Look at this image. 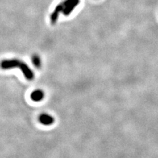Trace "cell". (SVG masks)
<instances>
[{
	"label": "cell",
	"instance_id": "cell-7",
	"mask_svg": "<svg viewBox=\"0 0 158 158\" xmlns=\"http://www.w3.org/2000/svg\"><path fill=\"white\" fill-rule=\"evenodd\" d=\"M31 59L34 67L37 69H40L41 67V65H42L41 59L38 54H34V55L32 56Z\"/></svg>",
	"mask_w": 158,
	"mask_h": 158
},
{
	"label": "cell",
	"instance_id": "cell-6",
	"mask_svg": "<svg viewBox=\"0 0 158 158\" xmlns=\"http://www.w3.org/2000/svg\"><path fill=\"white\" fill-rule=\"evenodd\" d=\"M44 95L45 94H44V91L38 89V90H34L31 93V98L32 101L38 102H40L43 100L44 98Z\"/></svg>",
	"mask_w": 158,
	"mask_h": 158
},
{
	"label": "cell",
	"instance_id": "cell-1",
	"mask_svg": "<svg viewBox=\"0 0 158 158\" xmlns=\"http://www.w3.org/2000/svg\"><path fill=\"white\" fill-rule=\"evenodd\" d=\"M21 61L18 59L13 58L9 59H4L0 63V67L3 70H8L16 67H19Z\"/></svg>",
	"mask_w": 158,
	"mask_h": 158
},
{
	"label": "cell",
	"instance_id": "cell-8",
	"mask_svg": "<svg viewBox=\"0 0 158 158\" xmlns=\"http://www.w3.org/2000/svg\"><path fill=\"white\" fill-rule=\"evenodd\" d=\"M74 1H76V0H65V1H64L63 2H62V4H63V6L65 7V6H67V5H68L69 3H71V2H74Z\"/></svg>",
	"mask_w": 158,
	"mask_h": 158
},
{
	"label": "cell",
	"instance_id": "cell-3",
	"mask_svg": "<svg viewBox=\"0 0 158 158\" xmlns=\"http://www.w3.org/2000/svg\"><path fill=\"white\" fill-rule=\"evenodd\" d=\"M38 121L41 124L46 126H49L53 124L54 122H55V118H54L53 116L47 114V113H42V114L40 115L38 117Z\"/></svg>",
	"mask_w": 158,
	"mask_h": 158
},
{
	"label": "cell",
	"instance_id": "cell-4",
	"mask_svg": "<svg viewBox=\"0 0 158 158\" xmlns=\"http://www.w3.org/2000/svg\"><path fill=\"white\" fill-rule=\"evenodd\" d=\"M63 9H64V6H63L62 3H59L56 7L55 9H54V11L52 12V13L51 14V16H50V21L52 24H54L56 23L57 19L59 18V14H60L63 11Z\"/></svg>",
	"mask_w": 158,
	"mask_h": 158
},
{
	"label": "cell",
	"instance_id": "cell-2",
	"mask_svg": "<svg viewBox=\"0 0 158 158\" xmlns=\"http://www.w3.org/2000/svg\"><path fill=\"white\" fill-rule=\"evenodd\" d=\"M19 68L22 71L24 77H25L28 81H32L34 78V73L33 71L30 68V67L26 63L21 61Z\"/></svg>",
	"mask_w": 158,
	"mask_h": 158
},
{
	"label": "cell",
	"instance_id": "cell-5",
	"mask_svg": "<svg viewBox=\"0 0 158 158\" xmlns=\"http://www.w3.org/2000/svg\"><path fill=\"white\" fill-rule=\"evenodd\" d=\"M80 3V0H76V1H74L70 3H69L66 6L64 7V9L63 10V14L64 15L68 16L70 15L74 9H75L78 5Z\"/></svg>",
	"mask_w": 158,
	"mask_h": 158
}]
</instances>
